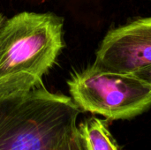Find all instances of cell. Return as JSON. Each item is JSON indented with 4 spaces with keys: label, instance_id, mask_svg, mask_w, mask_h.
<instances>
[{
    "label": "cell",
    "instance_id": "5b68a950",
    "mask_svg": "<svg viewBox=\"0 0 151 150\" xmlns=\"http://www.w3.org/2000/svg\"><path fill=\"white\" fill-rule=\"evenodd\" d=\"M78 130L86 150H119L107 120L90 117L81 122Z\"/></svg>",
    "mask_w": 151,
    "mask_h": 150
},
{
    "label": "cell",
    "instance_id": "6da1fadb",
    "mask_svg": "<svg viewBox=\"0 0 151 150\" xmlns=\"http://www.w3.org/2000/svg\"><path fill=\"white\" fill-rule=\"evenodd\" d=\"M63 18L22 11L0 25V95L42 84L64 48Z\"/></svg>",
    "mask_w": 151,
    "mask_h": 150
},
{
    "label": "cell",
    "instance_id": "277c9868",
    "mask_svg": "<svg viewBox=\"0 0 151 150\" xmlns=\"http://www.w3.org/2000/svg\"><path fill=\"white\" fill-rule=\"evenodd\" d=\"M92 65L120 73H134L151 65V17L110 30L96 53Z\"/></svg>",
    "mask_w": 151,
    "mask_h": 150
},
{
    "label": "cell",
    "instance_id": "52a82bcc",
    "mask_svg": "<svg viewBox=\"0 0 151 150\" xmlns=\"http://www.w3.org/2000/svg\"><path fill=\"white\" fill-rule=\"evenodd\" d=\"M133 74H134L139 79H141L142 80L145 81L146 83L150 84L151 86V65L147 66L145 68H142V69L134 72Z\"/></svg>",
    "mask_w": 151,
    "mask_h": 150
},
{
    "label": "cell",
    "instance_id": "7a4b0ae2",
    "mask_svg": "<svg viewBox=\"0 0 151 150\" xmlns=\"http://www.w3.org/2000/svg\"><path fill=\"white\" fill-rule=\"evenodd\" d=\"M81 112L72 97L43 85L0 95V150H50L77 126Z\"/></svg>",
    "mask_w": 151,
    "mask_h": 150
},
{
    "label": "cell",
    "instance_id": "8992f818",
    "mask_svg": "<svg viewBox=\"0 0 151 150\" xmlns=\"http://www.w3.org/2000/svg\"><path fill=\"white\" fill-rule=\"evenodd\" d=\"M50 150H86L78 130V126L67 133Z\"/></svg>",
    "mask_w": 151,
    "mask_h": 150
},
{
    "label": "cell",
    "instance_id": "3957f363",
    "mask_svg": "<svg viewBox=\"0 0 151 150\" xmlns=\"http://www.w3.org/2000/svg\"><path fill=\"white\" fill-rule=\"evenodd\" d=\"M67 85L81 111L109 120L131 119L151 107V86L133 73L104 71L91 65L73 73Z\"/></svg>",
    "mask_w": 151,
    "mask_h": 150
},
{
    "label": "cell",
    "instance_id": "ba28073f",
    "mask_svg": "<svg viewBox=\"0 0 151 150\" xmlns=\"http://www.w3.org/2000/svg\"><path fill=\"white\" fill-rule=\"evenodd\" d=\"M4 19H5V17L2 14V13H0V25L2 24V22L4 20Z\"/></svg>",
    "mask_w": 151,
    "mask_h": 150
}]
</instances>
